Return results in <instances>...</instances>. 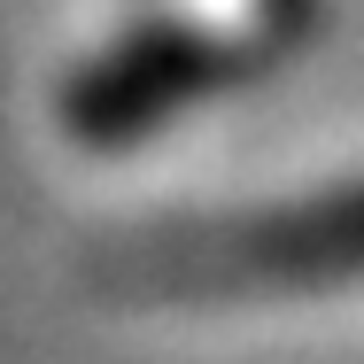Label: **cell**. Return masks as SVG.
<instances>
[{
	"mask_svg": "<svg viewBox=\"0 0 364 364\" xmlns=\"http://www.w3.org/2000/svg\"><path fill=\"white\" fill-rule=\"evenodd\" d=\"M117 279L132 294H178V302L349 287L364 279V178H341L302 202L132 232L117 248Z\"/></svg>",
	"mask_w": 364,
	"mask_h": 364,
	"instance_id": "6da1fadb",
	"label": "cell"
},
{
	"mask_svg": "<svg viewBox=\"0 0 364 364\" xmlns=\"http://www.w3.org/2000/svg\"><path fill=\"white\" fill-rule=\"evenodd\" d=\"M272 63L248 23H210L194 8H155L140 23L109 31L55 93V117L77 147L93 155H132L163 140L178 117L218 101L225 85L256 77Z\"/></svg>",
	"mask_w": 364,
	"mask_h": 364,
	"instance_id": "7a4b0ae2",
	"label": "cell"
}]
</instances>
